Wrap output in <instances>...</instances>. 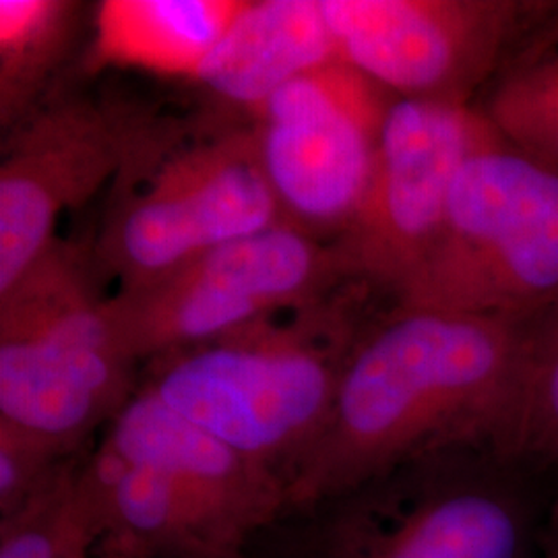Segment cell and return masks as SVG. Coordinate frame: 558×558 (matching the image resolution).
Segmentation results:
<instances>
[{"mask_svg": "<svg viewBox=\"0 0 558 558\" xmlns=\"http://www.w3.org/2000/svg\"><path fill=\"white\" fill-rule=\"evenodd\" d=\"M558 472L484 442L408 461L352 490L286 509L251 558H539Z\"/></svg>", "mask_w": 558, "mask_h": 558, "instance_id": "7a4b0ae2", "label": "cell"}, {"mask_svg": "<svg viewBox=\"0 0 558 558\" xmlns=\"http://www.w3.org/2000/svg\"><path fill=\"white\" fill-rule=\"evenodd\" d=\"M484 445L558 472V317L527 327L511 391Z\"/></svg>", "mask_w": 558, "mask_h": 558, "instance_id": "e0dca14e", "label": "cell"}, {"mask_svg": "<svg viewBox=\"0 0 558 558\" xmlns=\"http://www.w3.org/2000/svg\"><path fill=\"white\" fill-rule=\"evenodd\" d=\"M69 459L0 424V521L17 515Z\"/></svg>", "mask_w": 558, "mask_h": 558, "instance_id": "d6986e66", "label": "cell"}, {"mask_svg": "<svg viewBox=\"0 0 558 558\" xmlns=\"http://www.w3.org/2000/svg\"><path fill=\"white\" fill-rule=\"evenodd\" d=\"M327 306L161 356L141 385L288 484L319 439L360 336Z\"/></svg>", "mask_w": 558, "mask_h": 558, "instance_id": "3957f363", "label": "cell"}, {"mask_svg": "<svg viewBox=\"0 0 558 558\" xmlns=\"http://www.w3.org/2000/svg\"><path fill=\"white\" fill-rule=\"evenodd\" d=\"M398 306L536 325L558 317V168L495 141L461 168L439 239Z\"/></svg>", "mask_w": 558, "mask_h": 558, "instance_id": "5b68a950", "label": "cell"}, {"mask_svg": "<svg viewBox=\"0 0 558 558\" xmlns=\"http://www.w3.org/2000/svg\"><path fill=\"white\" fill-rule=\"evenodd\" d=\"M539 558H558V474L539 536Z\"/></svg>", "mask_w": 558, "mask_h": 558, "instance_id": "ffe728a7", "label": "cell"}, {"mask_svg": "<svg viewBox=\"0 0 558 558\" xmlns=\"http://www.w3.org/2000/svg\"><path fill=\"white\" fill-rule=\"evenodd\" d=\"M343 60L281 87L253 114L260 161L283 221L333 240L368 186L391 101Z\"/></svg>", "mask_w": 558, "mask_h": 558, "instance_id": "30bf717a", "label": "cell"}, {"mask_svg": "<svg viewBox=\"0 0 558 558\" xmlns=\"http://www.w3.org/2000/svg\"><path fill=\"white\" fill-rule=\"evenodd\" d=\"M478 110L500 140L558 168V4H542L523 27Z\"/></svg>", "mask_w": 558, "mask_h": 558, "instance_id": "9a60e30c", "label": "cell"}, {"mask_svg": "<svg viewBox=\"0 0 558 558\" xmlns=\"http://www.w3.org/2000/svg\"><path fill=\"white\" fill-rule=\"evenodd\" d=\"M161 558H184V557H161ZM239 558H251V557H248V555H246V553H244V555H242V557H239Z\"/></svg>", "mask_w": 558, "mask_h": 558, "instance_id": "44dd1931", "label": "cell"}, {"mask_svg": "<svg viewBox=\"0 0 558 558\" xmlns=\"http://www.w3.org/2000/svg\"><path fill=\"white\" fill-rule=\"evenodd\" d=\"M527 327L396 306L354 341L319 439L288 476L286 509L336 497L440 449L486 442Z\"/></svg>", "mask_w": 558, "mask_h": 558, "instance_id": "6da1fadb", "label": "cell"}, {"mask_svg": "<svg viewBox=\"0 0 558 558\" xmlns=\"http://www.w3.org/2000/svg\"><path fill=\"white\" fill-rule=\"evenodd\" d=\"M240 2L108 0L96 11L94 59L195 80Z\"/></svg>", "mask_w": 558, "mask_h": 558, "instance_id": "5bb4252c", "label": "cell"}, {"mask_svg": "<svg viewBox=\"0 0 558 558\" xmlns=\"http://www.w3.org/2000/svg\"><path fill=\"white\" fill-rule=\"evenodd\" d=\"M177 120L87 96L48 98L2 143L0 296L57 242L62 214L129 189L182 143Z\"/></svg>", "mask_w": 558, "mask_h": 558, "instance_id": "8992f818", "label": "cell"}, {"mask_svg": "<svg viewBox=\"0 0 558 558\" xmlns=\"http://www.w3.org/2000/svg\"><path fill=\"white\" fill-rule=\"evenodd\" d=\"M140 362L80 251L57 240L0 296V424L80 456L140 387Z\"/></svg>", "mask_w": 558, "mask_h": 558, "instance_id": "277c9868", "label": "cell"}, {"mask_svg": "<svg viewBox=\"0 0 558 558\" xmlns=\"http://www.w3.org/2000/svg\"><path fill=\"white\" fill-rule=\"evenodd\" d=\"M124 191L96 253L119 290L143 288L283 221L253 122L182 141Z\"/></svg>", "mask_w": 558, "mask_h": 558, "instance_id": "52a82bcc", "label": "cell"}, {"mask_svg": "<svg viewBox=\"0 0 558 558\" xmlns=\"http://www.w3.org/2000/svg\"><path fill=\"white\" fill-rule=\"evenodd\" d=\"M71 0H0V126L17 129L48 101L46 92L80 27Z\"/></svg>", "mask_w": 558, "mask_h": 558, "instance_id": "2e32d148", "label": "cell"}, {"mask_svg": "<svg viewBox=\"0 0 558 558\" xmlns=\"http://www.w3.org/2000/svg\"><path fill=\"white\" fill-rule=\"evenodd\" d=\"M101 439L179 486L240 553L286 511L279 474L182 418L141 383Z\"/></svg>", "mask_w": 558, "mask_h": 558, "instance_id": "7c38bea8", "label": "cell"}, {"mask_svg": "<svg viewBox=\"0 0 558 558\" xmlns=\"http://www.w3.org/2000/svg\"><path fill=\"white\" fill-rule=\"evenodd\" d=\"M341 283L350 281L333 242L281 221L143 288L119 290L110 302L141 366L278 320L283 313L319 308Z\"/></svg>", "mask_w": 558, "mask_h": 558, "instance_id": "ba28073f", "label": "cell"}, {"mask_svg": "<svg viewBox=\"0 0 558 558\" xmlns=\"http://www.w3.org/2000/svg\"><path fill=\"white\" fill-rule=\"evenodd\" d=\"M339 60L320 0H251L201 62L195 81L253 114L281 87Z\"/></svg>", "mask_w": 558, "mask_h": 558, "instance_id": "4fadbf2b", "label": "cell"}, {"mask_svg": "<svg viewBox=\"0 0 558 558\" xmlns=\"http://www.w3.org/2000/svg\"><path fill=\"white\" fill-rule=\"evenodd\" d=\"M100 536L80 459H71L17 515L0 521V558H92Z\"/></svg>", "mask_w": 558, "mask_h": 558, "instance_id": "ac0fdd59", "label": "cell"}, {"mask_svg": "<svg viewBox=\"0 0 558 558\" xmlns=\"http://www.w3.org/2000/svg\"><path fill=\"white\" fill-rule=\"evenodd\" d=\"M339 59L398 100L472 106L544 2L320 0Z\"/></svg>", "mask_w": 558, "mask_h": 558, "instance_id": "8fae6325", "label": "cell"}, {"mask_svg": "<svg viewBox=\"0 0 558 558\" xmlns=\"http://www.w3.org/2000/svg\"><path fill=\"white\" fill-rule=\"evenodd\" d=\"M499 140L474 106L391 101L364 197L331 240L348 281L398 296L439 239L461 168Z\"/></svg>", "mask_w": 558, "mask_h": 558, "instance_id": "9c48e42d", "label": "cell"}]
</instances>
